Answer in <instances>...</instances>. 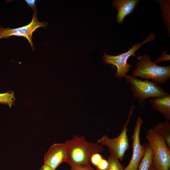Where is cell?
<instances>
[{"label":"cell","mask_w":170,"mask_h":170,"mask_svg":"<svg viewBox=\"0 0 170 170\" xmlns=\"http://www.w3.org/2000/svg\"><path fill=\"white\" fill-rule=\"evenodd\" d=\"M124 78L130 84V90L141 106L149 98H159L169 94L156 82L140 80L131 75H127Z\"/></svg>","instance_id":"obj_3"},{"label":"cell","mask_w":170,"mask_h":170,"mask_svg":"<svg viewBox=\"0 0 170 170\" xmlns=\"http://www.w3.org/2000/svg\"><path fill=\"white\" fill-rule=\"evenodd\" d=\"M108 165L107 161L103 158L97 166V170H105L107 168Z\"/></svg>","instance_id":"obj_20"},{"label":"cell","mask_w":170,"mask_h":170,"mask_svg":"<svg viewBox=\"0 0 170 170\" xmlns=\"http://www.w3.org/2000/svg\"><path fill=\"white\" fill-rule=\"evenodd\" d=\"M149 170H156L153 167L152 164L149 167Z\"/></svg>","instance_id":"obj_23"},{"label":"cell","mask_w":170,"mask_h":170,"mask_svg":"<svg viewBox=\"0 0 170 170\" xmlns=\"http://www.w3.org/2000/svg\"><path fill=\"white\" fill-rule=\"evenodd\" d=\"M40 170H54L48 166L44 164L40 168Z\"/></svg>","instance_id":"obj_22"},{"label":"cell","mask_w":170,"mask_h":170,"mask_svg":"<svg viewBox=\"0 0 170 170\" xmlns=\"http://www.w3.org/2000/svg\"><path fill=\"white\" fill-rule=\"evenodd\" d=\"M102 159L101 156L99 153H96L93 155L91 157L90 162L97 167Z\"/></svg>","instance_id":"obj_17"},{"label":"cell","mask_w":170,"mask_h":170,"mask_svg":"<svg viewBox=\"0 0 170 170\" xmlns=\"http://www.w3.org/2000/svg\"><path fill=\"white\" fill-rule=\"evenodd\" d=\"M2 38H3L2 37L0 36V39Z\"/></svg>","instance_id":"obj_24"},{"label":"cell","mask_w":170,"mask_h":170,"mask_svg":"<svg viewBox=\"0 0 170 170\" xmlns=\"http://www.w3.org/2000/svg\"><path fill=\"white\" fill-rule=\"evenodd\" d=\"M70 170H95L90 163L71 167Z\"/></svg>","instance_id":"obj_18"},{"label":"cell","mask_w":170,"mask_h":170,"mask_svg":"<svg viewBox=\"0 0 170 170\" xmlns=\"http://www.w3.org/2000/svg\"><path fill=\"white\" fill-rule=\"evenodd\" d=\"M144 145V154L139 164L138 170H149L150 166L152 163L153 156L152 150L149 143H146Z\"/></svg>","instance_id":"obj_13"},{"label":"cell","mask_w":170,"mask_h":170,"mask_svg":"<svg viewBox=\"0 0 170 170\" xmlns=\"http://www.w3.org/2000/svg\"><path fill=\"white\" fill-rule=\"evenodd\" d=\"M143 121L139 116L136 121V124L131 137L133 139V154L130 162L124 170H138L139 163L143 157L145 152L144 145L140 143V133Z\"/></svg>","instance_id":"obj_8"},{"label":"cell","mask_w":170,"mask_h":170,"mask_svg":"<svg viewBox=\"0 0 170 170\" xmlns=\"http://www.w3.org/2000/svg\"><path fill=\"white\" fill-rule=\"evenodd\" d=\"M25 1L26 3L28 6L33 11V12L37 11V7L36 4V0H26Z\"/></svg>","instance_id":"obj_21"},{"label":"cell","mask_w":170,"mask_h":170,"mask_svg":"<svg viewBox=\"0 0 170 170\" xmlns=\"http://www.w3.org/2000/svg\"><path fill=\"white\" fill-rule=\"evenodd\" d=\"M65 143L68 152L66 162L71 167L90 163L93 155L103 150L101 145L88 142L82 136L74 135Z\"/></svg>","instance_id":"obj_1"},{"label":"cell","mask_w":170,"mask_h":170,"mask_svg":"<svg viewBox=\"0 0 170 170\" xmlns=\"http://www.w3.org/2000/svg\"><path fill=\"white\" fill-rule=\"evenodd\" d=\"M107 161L108 165L105 170H124V166L116 157L110 155Z\"/></svg>","instance_id":"obj_16"},{"label":"cell","mask_w":170,"mask_h":170,"mask_svg":"<svg viewBox=\"0 0 170 170\" xmlns=\"http://www.w3.org/2000/svg\"><path fill=\"white\" fill-rule=\"evenodd\" d=\"M138 62L132 76L140 77L145 80L151 79L159 83L166 82L170 78V65L161 66L152 62L151 57L146 54L137 58Z\"/></svg>","instance_id":"obj_2"},{"label":"cell","mask_w":170,"mask_h":170,"mask_svg":"<svg viewBox=\"0 0 170 170\" xmlns=\"http://www.w3.org/2000/svg\"><path fill=\"white\" fill-rule=\"evenodd\" d=\"M140 0H116L112 3L113 7L117 11L116 17L117 22L122 24L124 18L131 15Z\"/></svg>","instance_id":"obj_10"},{"label":"cell","mask_w":170,"mask_h":170,"mask_svg":"<svg viewBox=\"0 0 170 170\" xmlns=\"http://www.w3.org/2000/svg\"><path fill=\"white\" fill-rule=\"evenodd\" d=\"M135 107L133 105H131L129 107V112L128 118L118 136L111 139L106 135H103L97 140L99 144L107 147L110 155L116 157L121 161L122 160L125 152L129 149V141L127 134V127Z\"/></svg>","instance_id":"obj_5"},{"label":"cell","mask_w":170,"mask_h":170,"mask_svg":"<svg viewBox=\"0 0 170 170\" xmlns=\"http://www.w3.org/2000/svg\"><path fill=\"white\" fill-rule=\"evenodd\" d=\"M149 102L151 107L162 114L166 122L170 120V94L159 98H152Z\"/></svg>","instance_id":"obj_11"},{"label":"cell","mask_w":170,"mask_h":170,"mask_svg":"<svg viewBox=\"0 0 170 170\" xmlns=\"http://www.w3.org/2000/svg\"><path fill=\"white\" fill-rule=\"evenodd\" d=\"M155 39V33L152 32L144 40L140 43H135L127 52L116 56L108 55L105 53L102 56V59L105 64L114 65L116 67L117 71L115 76L116 78L121 79L127 75L131 67V65L127 63L129 58L132 56L137 58L138 56L135 55V52L142 45L148 42H152Z\"/></svg>","instance_id":"obj_6"},{"label":"cell","mask_w":170,"mask_h":170,"mask_svg":"<svg viewBox=\"0 0 170 170\" xmlns=\"http://www.w3.org/2000/svg\"><path fill=\"white\" fill-rule=\"evenodd\" d=\"M170 55L167 54V51H163L161 56L154 62L156 64L163 61L170 60Z\"/></svg>","instance_id":"obj_19"},{"label":"cell","mask_w":170,"mask_h":170,"mask_svg":"<svg viewBox=\"0 0 170 170\" xmlns=\"http://www.w3.org/2000/svg\"><path fill=\"white\" fill-rule=\"evenodd\" d=\"M37 11L33 12L32 20L27 25L14 29L4 28L0 26V36L3 38H7L12 36L25 37L29 42L32 50H34L35 48L32 42L33 33L37 28L46 27L48 24L46 21H39L37 18Z\"/></svg>","instance_id":"obj_7"},{"label":"cell","mask_w":170,"mask_h":170,"mask_svg":"<svg viewBox=\"0 0 170 170\" xmlns=\"http://www.w3.org/2000/svg\"><path fill=\"white\" fill-rule=\"evenodd\" d=\"M68 152L65 144L56 143L50 146L44 157V164L55 170L62 163L66 162Z\"/></svg>","instance_id":"obj_9"},{"label":"cell","mask_w":170,"mask_h":170,"mask_svg":"<svg viewBox=\"0 0 170 170\" xmlns=\"http://www.w3.org/2000/svg\"><path fill=\"white\" fill-rule=\"evenodd\" d=\"M16 98L13 91L0 94V103L8 105L10 108L14 105Z\"/></svg>","instance_id":"obj_15"},{"label":"cell","mask_w":170,"mask_h":170,"mask_svg":"<svg viewBox=\"0 0 170 170\" xmlns=\"http://www.w3.org/2000/svg\"><path fill=\"white\" fill-rule=\"evenodd\" d=\"M159 3L163 15H162L170 36V0H156Z\"/></svg>","instance_id":"obj_14"},{"label":"cell","mask_w":170,"mask_h":170,"mask_svg":"<svg viewBox=\"0 0 170 170\" xmlns=\"http://www.w3.org/2000/svg\"><path fill=\"white\" fill-rule=\"evenodd\" d=\"M153 153L152 165L156 170H169L170 148L163 137L152 128L145 136Z\"/></svg>","instance_id":"obj_4"},{"label":"cell","mask_w":170,"mask_h":170,"mask_svg":"<svg viewBox=\"0 0 170 170\" xmlns=\"http://www.w3.org/2000/svg\"><path fill=\"white\" fill-rule=\"evenodd\" d=\"M153 129L160 134L170 149V123L169 122H159Z\"/></svg>","instance_id":"obj_12"}]
</instances>
